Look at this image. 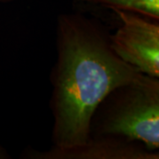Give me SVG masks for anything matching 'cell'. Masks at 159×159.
Listing matches in <instances>:
<instances>
[{
  "label": "cell",
  "mask_w": 159,
  "mask_h": 159,
  "mask_svg": "<svg viewBox=\"0 0 159 159\" xmlns=\"http://www.w3.org/2000/svg\"><path fill=\"white\" fill-rule=\"evenodd\" d=\"M25 158L33 159H158V151H149L139 142L108 137H90L84 144L45 151L30 149Z\"/></svg>",
  "instance_id": "277c9868"
},
{
  "label": "cell",
  "mask_w": 159,
  "mask_h": 159,
  "mask_svg": "<svg viewBox=\"0 0 159 159\" xmlns=\"http://www.w3.org/2000/svg\"><path fill=\"white\" fill-rule=\"evenodd\" d=\"M89 6L135 12L159 20V0H80Z\"/></svg>",
  "instance_id": "5b68a950"
},
{
  "label": "cell",
  "mask_w": 159,
  "mask_h": 159,
  "mask_svg": "<svg viewBox=\"0 0 159 159\" xmlns=\"http://www.w3.org/2000/svg\"><path fill=\"white\" fill-rule=\"evenodd\" d=\"M11 1H13V0H0V5L5 4V3H8V2H11Z\"/></svg>",
  "instance_id": "8992f818"
},
{
  "label": "cell",
  "mask_w": 159,
  "mask_h": 159,
  "mask_svg": "<svg viewBox=\"0 0 159 159\" xmlns=\"http://www.w3.org/2000/svg\"><path fill=\"white\" fill-rule=\"evenodd\" d=\"M90 137L139 142L158 151V78L142 74L109 93L93 114Z\"/></svg>",
  "instance_id": "7a4b0ae2"
},
{
  "label": "cell",
  "mask_w": 159,
  "mask_h": 159,
  "mask_svg": "<svg viewBox=\"0 0 159 159\" xmlns=\"http://www.w3.org/2000/svg\"><path fill=\"white\" fill-rule=\"evenodd\" d=\"M112 11L120 21L110 34L115 54L142 74L159 78V20L131 11Z\"/></svg>",
  "instance_id": "3957f363"
},
{
  "label": "cell",
  "mask_w": 159,
  "mask_h": 159,
  "mask_svg": "<svg viewBox=\"0 0 159 159\" xmlns=\"http://www.w3.org/2000/svg\"><path fill=\"white\" fill-rule=\"evenodd\" d=\"M57 58L51 74L53 148L84 144L100 102L119 86L142 74L111 49L110 34L79 13H64L57 22Z\"/></svg>",
  "instance_id": "6da1fadb"
}]
</instances>
